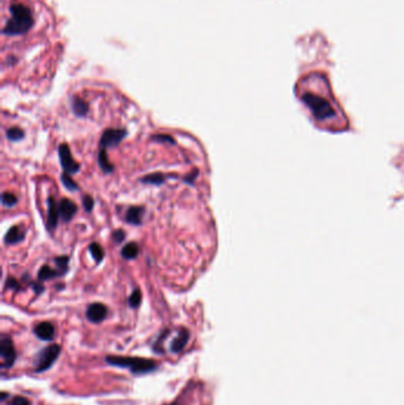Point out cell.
<instances>
[{
    "mask_svg": "<svg viewBox=\"0 0 404 405\" xmlns=\"http://www.w3.org/2000/svg\"><path fill=\"white\" fill-rule=\"evenodd\" d=\"M300 98L310 111L313 124L318 128L332 133L349 129V121L345 114L333 99L311 90L304 91L300 95Z\"/></svg>",
    "mask_w": 404,
    "mask_h": 405,
    "instance_id": "obj_1",
    "label": "cell"
},
{
    "mask_svg": "<svg viewBox=\"0 0 404 405\" xmlns=\"http://www.w3.org/2000/svg\"><path fill=\"white\" fill-rule=\"evenodd\" d=\"M11 18L4 28V33L10 36L23 35L34 25V16L31 10L23 4H12L10 8Z\"/></svg>",
    "mask_w": 404,
    "mask_h": 405,
    "instance_id": "obj_2",
    "label": "cell"
},
{
    "mask_svg": "<svg viewBox=\"0 0 404 405\" xmlns=\"http://www.w3.org/2000/svg\"><path fill=\"white\" fill-rule=\"evenodd\" d=\"M106 363L121 368H128L135 376L150 373L157 370L158 365L155 361L146 358H132V357H120V356H107L105 358Z\"/></svg>",
    "mask_w": 404,
    "mask_h": 405,
    "instance_id": "obj_3",
    "label": "cell"
},
{
    "mask_svg": "<svg viewBox=\"0 0 404 405\" xmlns=\"http://www.w3.org/2000/svg\"><path fill=\"white\" fill-rule=\"evenodd\" d=\"M59 354H61V346L57 344H51L43 348L36 357L35 372L42 373L48 371L57 361Z\"/></svg>",
    "mask_w": 404,
    "mask_h": 405,
    "instance_id": "obj_4",
    "label": "cell"
},
{
    "mask_svg": "<svg viewBox=\"0 0 404 405\" xmlns=\"http://www.w3.org/2000/svg\"><path fill=\"white\" fill-rule=\"evenodd\" d=\"M17 352H16L13 341L8 335H2L0 338V367L3 370H9L16 363Z\"/></svg>",
    "mask_w": 404,
    "mask_h": 405,
    "instance_id": "obj_5",
    "label": "cell"
},
{
    "mask_svg": "<svg viewBox=\"0 0 404 405\" xmlns=\"http://www.w3.org/2000/svg\"><path fill=\"white\" fill-rule=\"evenodd\" d=\"M58 155H59V161H61V165L63 167L64 172H67L69 174H76L81 168V166L77 161L72 158L70 148L67 144H62L58 147Z\"/></svg>",
    "mask_w": 404,
    "mask_h": 405,
    "instance_id": "obj_6",
    "label": "cell"
},
{
    "mask_svg": "<svg viewBox=\"0 0 404 405\" xmlns=\"http://www.w3.org/2000/svg\"><path fill=\"white\" fill-rule=\"evenodd\" d=\"M126 135H127V131L125 129H106L100 140L101 148L107 149L109 147H115L124 140Z\"/></svg>",
    "mask_w": 404,
    "mask_h": 405,
    "instance_id": "obj_7",
    "label": "cell"
},
{
    "mask_svg": "<svg viewBox=\"0 0 404 405\" xmlns=\"http://www.w3.org/2000/svg\"><path fill=\"white\" fill-rule=\"evenodd\" d=\"M107 307L105 305L100 303V302H95V303H91L88 307L87 312H85V317L92 324H100L107 317Z\"/></svg>",
    "mask_w": 404,
    "mask_h": 405,
    "instance_id": "obj_8",
    "label": "cell"
},
{
    "mask_svg": "<svg viewBox=\"0 0 404 405\" xmlns=\"http://www.w3.org/2000/svg\"><path fill=\"white\" fill-rule=\"evenodd\" d=\"M34 334L43 341H51L55 338V326L49 321H43L36 325Z\"/></svg>",
    "mask_w": 404,
    "mask_h": 405,
    "instance_id": "obj_9",
    "label": "cell"
},
{
    "mask_svg": "<svg viewBox=\"0 0 404 405\" xmlns=\"http://www.w3.org/2000/svg\"><path fill=\"white\" fill-rule=\"evenodd\" d=\"M58 210L59 217L62 218V221L69 222L71 221L72 217L76 215V212H77V207H76L75 202L70 200V199L63 198L58 205Z\"/></svg>",
    "mask_w": 404,
    "mask_h": 405,
    "instance_id": "obj_10",
    "label": "cell"
},
{
    "mask_svg": "<svg viewBox=\"0 0 404 405\" xmlns=\"http://www.w3.org/2000/svg\"><path fill=\"white\" fill-rule=\"evenodd\" d=\"M58 218H59V210L56 204L55 199L52 197H49L48 199V222H46V228L49 231H54L58 225Z\"/></svg>",
    "mask_w": 404,
    "mask_h": 405,
    "instance_id": "obj_11",
    "label": "cell"
},
{
    "mask_svg": "<svg viewBox=\"0 0 404 405\" xmlns=\"http://www.w3.org/2000/svg\"><path fill=\"white\" fill-rule=\"evenodd\" d=\"M188 339H190V333H188V331L185 330V328H181L177 337L172 340V343L170 345V351L172 353H179V352L183 351L185 346L187 345Z\"/></svg>",
    "mask_w": 404,
    "mask_h": 405,
    "instance_id": "obj_12",
    "label": "cell"
},
{
    "mask_svg": "<svg viewBox=\"0 0 404 405\" xmlns=\"http://www.w3.org/2000/svg\"><path fill=\"white\" fill-rule=\"evenodd\" d=\"M25 238V231L22 227H12L10 228L8 234L5 235V243L6 244H16L22 242Z\"/></svg>",
    "mask_w": 404,
    "mask_h": 405,
    "instance_id": "obj_13",
    "label": "cell"
},
{
    "mask_svg": "<svg viewBox=\"0 0 404 405\" xmlns=\"http://www.w3.org/2000/svg\"><path fill=\"white\" fill-rule=\"evenodd\" d=\"M142 216H144V208L132 207L128 209L127 214L125 216V219L128 224L140 225L142 221Z\"/></svg>",
    "mask_w": 404,
    "mask_h": 405,
    "instance_id": "obj_14",
    "label": "cell"
},
{
    "mask_svg": "<svg viewBox=\"0 0 404 405\" xmlns=\"http://www.w3.org/2000/svg\"><path fill=\"white\" fill-rule=\"evenodd\" d=\"M71 108H72V112H74V114L77 115L78 118H84V116L87 115L89 112L87 102L79 97L72 98Z\"/></svg>",
    "mask_w": 404,
    "mask_h": 405,
    "instance_id": "obj_15",
    "label": "cell"
},
{
    "mask_svg": "<svg viewBox=\"0 0 404 405\" xmlns=\"http://www.w3.org/2000/svg\"><path fill=\"white\" fill-rule=\"evenodd\" d=\"M64 274L59 273L58 270H55L48 265H43L41 268V270L38 271V280L39 281H46V280H51V278L63 276Z\"/></svg>",
    "mask_w": 404,
    "mask_h": 405,
    "instance_id": "obj_16",
    "label": "cell"
},
{
    "mask_svg": "<svg viewBox=\"0 0 404 405\" xmlns=\"http://www.w3.org/2000/svg\"><path fill=\"white\" fill-rule=\"evenodd\" d=\"M122 257L126 260H134L139 255V245L137 243H128L126 244L121 250Z\"/></svg>",
    "mask_w": 404,
    "mask_h": 405,
    "instance_id": "obj_17",
    "label": "cell"
},
{
    "mask_svg": "<svg viewBox=\"0 0 404 405\" xmlns=\"http://www.w3.org/2000/svg\"><path fill=\"white\" fill-rule=\"evenodd\" d=\"M98 165H100L101 170L104 171L105 173H112V172L114 171V166L111 164V161H109L106 149H101L100 153H98Z\"/></svg>",
    "mask_w": 404,
    "mask_h": 405,
    "instance_id": "obj_18",
    "label": "cell"
},
{
    "mask_svg": "<svg viewBox=\"0 0 404 405\" xmlns=\"http://www.w3.org/2000/svg\"><path fill=\"white\" fill-rule=\"evenodd\" d=\"M166 178H168V175H166V174L153 173V174H148V175H146V177H144L141 179V181L145 182V184L161 185L165 180H166Z\"/></svg>",
    "mask_w": 404,
    "mask_h": 405,
    "instance_id": "obj_19",
    "label": "cell"
},
{
    "mask_svg": "<svg viewBox=\"0 0 404 405\" xmlns=\"http://www.w3.org/2000/svg\"><path fill=\"white\" fill-rule=\"evenodd\" d=\"M6 137H8L10 141L17 142V141H21L24 139L25 132L19 127H12V128H9L8 131H6Z\"/></svg>",
    "mask_w": 404,
    "mask_h": 405,
    "instance_id": "obj_20",
    "label": "cell"
},
{
    "mask_svg": "<svg viewBox=\"0 0 404 405\" xmlns=\"http://www.w3.org/2000/svg\"><path fill=\"white\" fill-rule=\"evenodd\" d=\"M89 251H90L91 256L94 257V260H96L97 263H100L102 261V258L105 256V252H104V249L101 248L100 244L97 243H91L89 245Z\"/></svg>",
    "mask_w": 404,
    "mask_h": 405,
    "instance_id": "obj_21",
    "label": "cell"
},
{
    "mask_svg": "<svg viewBox=\"0 0 404 405\" xmlns=\"http://www.w3.org/2000/svg\"><path fill=\"white\" fill-rule=\"evenodd\" d=\"M61 180H62L63 185H64V187L67 188V190H69V191H77L78 190L77 184H76V182L72 180V178L70 177V174L67 173V172H64V173L62 174Z\"/></svg>",
    "mask_w": 404,
    "mask_h": 405,
    "instance_id": "obj_22",
    "label": "cell"
},
{
    "mask_svg": "<svg viewBox=\"0 0 404 405\" xmlns=\"http://www.w3.org/2000/svg\"><path fill=\"white\" fill-rule=\"evenodd\" d=\"M2 201H3V205H4V207L12 208L17 204L18 199L15 194L11 193V192H4L2 195Z\"/></svg>",
    "mask_w": 404,
    "mask_h": 405,
    "instance_id": "obj_23",
    "label": "cell"
},
{
    "mask_svg": "<svg viewBox=\"0 0 404 405\" xmlns=\"http://www.w3.org/2000/svg\"><path fill=\"white\" fill-rule=\"evenodd\" d=\"M167 334H168V331L166 330L165 332H163V333H161L160 335H159V338L157 339V341H155L154 343V345H153V351L154 352H157V353H164V348H163V343H164V339L165 338L167 337Z\"/></svg>",
    "mask_w": 404,
    "mask_h": 405,
    "instance_id": "obj_24",
    "label": "cell"
},
{
    "mask_svg": "<svg viewBox=\"0 0 404 405\" xmlns=\"http://www.w3.org/2000/svg\"><path fill=\"white\" fill-rule=\"evenodd\" d=\"M128 302H129V306H131L132 308H138L139 306H140V303H141V293H140V290L135 289L133 293L131 294V296H129Z\"/></svg>",
    "mask_w": 404,
    "mask_h": 405,
    "instance_id": "obj_25",
    "label": "cell"
},
{
    "mask_svg": "<svg viewBox=\"0 0 404 405\" xmlns=\"http://www.w3.org/2000/svg\"><path fill=\"white\" fill-rule=\"evenodd\" d=\"M55 263L57 265L58 269H61L63 273H67L68 271V263H69V257L67 256H59L55 258Z\"/></svg>",
    "mask_w": 404,
    "mask_h": 405,
    "instance_id": "obj_26",
    "label": "cell"
},
{
    "mask_svg": "<svg viewBox=\"0 0 404 405\" xmlns=\"http://www.w3.org/2000/svg\"><path fill=\"white\" fill-rule=\"evenodd\" d=\"M9 405H31V401L23 396H16L9 401Z\"/></svg>",
    "mask_w": 404,
    "mask_h": 405,
    "instance_id": "obj_27",
    "label": "cell"
},
{
    "mask_svg": "<svg viewBox=\"0 0 404 405\" xmlns=\"http://www.w3.org/2000/svg\"><path fill=\"white\" fill-rule=\"evenodd\" d=\"M82 202H83V208L87 212H91L92 209H94V199H92L90 195H84L82 198Z\"/></svg>",
    "mask_w": 404,
    "mask_h": 405,
    "instance_id": "obj_28",
    "label": "cell"
},
{
    "mask_svg": "<svg viewBox=\"0 0 404 405\" xmlns=\"http://www.w3.org/2000/svg\"><path fill=\"white\" fill-rule=\"evenodd\" d=\"M152 140L155 142H167V144L172 145L175 144L174 139L170 135H154V137H152Z\"/></svg>",
    "mask_w": 404,
    "mask_h": 405,
    "instance_id": "obj_29",
    "label": "cell"
},
{
    "mask_svg": "<svg viewBox=\"0 0 404 405\" xmlns=\"http://www.w3.org/2000/svg\"><path fill=\"white\" fill-rule=\"evenodd\" d=\"M125 237H126V234L124 230H121V229H119V230L114 231V234H113V240L117 244H120L121 242L125 241Z\"/></svg>",
    "mask_w": 404,
    "mask_h": 405,
    "instance_id": "obj_30",
    "label": "cell"
},
{
    "mask_svg": "<svg viewBox=\"0 0 404 405\" xmlns=\"http://www.w3.org/2000/svg\"><path fill=\"white\" fill-rule=\"evenodd\" d=\"M19 287H21V285H19L18 282L16 281L13 277H9L8 280H6V288H10V289H16V290H18Z\"/></svg>",
    "mask_w": 404,
    "mask_h": 405,
    "instance_id": "obj_31",
    "label": "cell"
},
{
    "mask_svg": "<svg viewBox=\"0 0 404 405\" xmlns=\"http://www.w3.org/2000/svg\"><path fill=\"white\" fill-rule=\"evenodd\" d=\"M32 288H34L35 293L36 294H42L43 291H44V287H43V284L38 283V282H35V283H31Z\"/></svg>",
    "mask_w": 404,
    "mask_h": 405,
    "instance_id": "obj_32",
    "label": "cell"
},
{
    "mask_svg": "<svg viewBox=\"0 0 404 405\" xmlns=\"http://www.w3.org/2000/svg\"><path fill=\"white\" fill-rule=\"evenodd\" d=\"M0 396H2V400H5L6 398L9 397V394L6 393V392H2V394H0Z\"/></svg>",
    "mask_w": 404,
    "mask_h": 405,
    "instance_id": "obj_33",
    "label": "cell"
},
{
    "mask_svg": "<svg viewBox=\"0 0 404 405\" xmlns=\"http://www.w3.org/2000/svg\"><path fill=\"white\" fill-rule=\"evenodd\" d=\"M167 405H178V404H175V403H172V404H167Z\"/></svg>",
    "mask_w": 404,
    "mask_h": 405,
    "instance_id": "obj_34",
    "label": "cell"
}]
</instances>
